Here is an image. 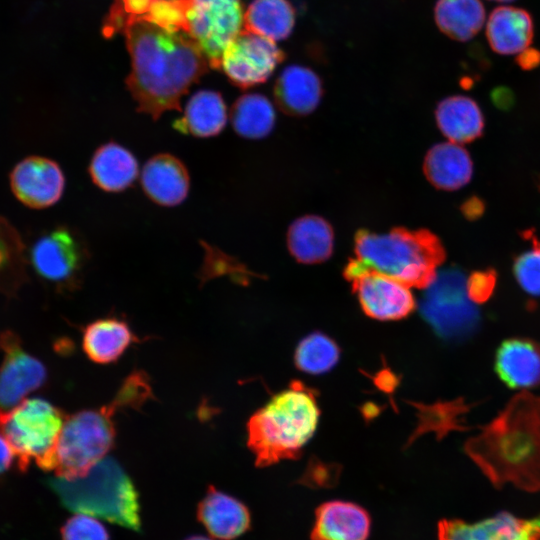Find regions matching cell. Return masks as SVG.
I'll use <instances>...</instances> for the list:
<instances>
[{
  "label": "cell",
  "mask_w": 540,
  "mask_h": 540,
  "mask_svg": "<svg viewBox=\"0 0 540 540\" xmlns=\"http://www.w3.org/2000/svg\"><path fill=\"white\" fill-rule=\"evenodd\" d=\"M48 485L67 509L140 531L138 492L115 459L104 457L84 475L72 479L56 476Z\"/></svg>",
  "instance_id": "8992f818"
},
{
  "label": "cell",
  "mask_w": 540,
  "mask_h": 540,
  "mask_svg": "<svg viewBox=\"0 0 540 540\" xmlns=\"http://www.w3.org/2000/svg\"><path fill=\"white\" fill-rule=\"evenodd\" d=\"M62 540H110L106 528L91 515L78 513L61 527Z\"/></svg>",
  "instance_id": "e575fe53"
},
{
  "label": "cell",
  "mask_w": 540,
  "mask_h": 540,
  "mask_svg": "<svg viewBox=\"0 0 540 540\" xmlns=\"http://www.w3.org/2000/svg\"><path fill=\"white\" fill-rule=\"evenodd\" d=\"M282 60L274 41L246 31L226 47L220 66L234 85L246 89L265 82Z\"/></svg>",
  "instance_id": "7c38bea8"
},
{
  "label": "cell",
  "mask_w": 540,
  "mask_h": 540,
  "mask_svg": "<svg viewBox=\"0 0 540 540\" xmlns=\"http://www.w3.org/2000/svg\"><path fill=\"white\" fill-rule=\"evenodd\" d=\"M486 37L491 49L497 54H520L529 48L533 41L532 16L519 7L499 6L487 19Z\"/></svg>",
  "instance_id": "ffe728a7"
},
{
  "label": "cell",
  "mask_w": 540,
  "mask_h": 540,
  "mask_svg": "<svg viewBox=\"0 0 540 540\" xmlns=\"http://www.w3.org/2000/svg\"><path fill=\"white\" fill-rule=\"evenodd\" d=\"M460 210L468 220L474 221L483 216L485 202L478 196H472L461 205Z\"/></svg>",
  "instance_id": "74e56055"
},
{
  "label": "cell",
  "mask_w": 540,
  "mask_h": 540,
  "mask_svg": "<svg viewBox=\"0 0 540 540\" xmlns=\"http://www.w3.org/2000/svg\"><path fill=\"white\" fill-rule=\"evenodd\" d=\"M494 371L510 389L540 385V343L527 337L503 340L494 355Z\"/></svg>",
  "instance_id": "2e32d148"
},
{
  "label": "cell",
  "mask_w": 540,
  "mask_h": 540,
  "mask_svg": "<svg viewBox=\"0 0 540 540\" xmlns=\"http://www.w3.org/2000/svg\"><path fill=\"white\" fill-rule=\"evenodd\" d=\"M355 258L343 270L347 281L366 272L388 276L406 286L427 288L437 276L446 251L437 235L427 229L396 227L385 234L358 230L354 238Z\"/></svg>",
  "instance_id": "3957f363"
},
{
  "label": "cell",
  "mask_w": 540,
  "mask_h": 540,
  "mask_svg": "<svg viewBox=\"0 0 540 540\" xmlns=\"http://www.w3.org/2000/svg\"><path fill=\"white\" fill-rule=\"evenodd\" d=\"M517 57V64L524 70H531L540 65V51L527 48Z\"/></svg>",
  "instance_id": "f35d334b"
},
{
  "label": "cell",
  "mask_w": 540,
  "mask_h": 540,
  "mask_svg": "<svg viewBox=\"0 0 540 540\" xmlns=\"http://www.w3.org/2000/svg\"><path fill=\"white\" fill-rule=\"evenodd\" d=\"M16 466V456L12 446L0 431V478L4 476L12 466Z\"/></svg>",
  "instance_id": "8d00e7d4"
},
{
  "label": "cell",
  "mask_w": 540,
  "mask_h": 540,
  "mask_svg": "<svg viewBox=\"0 0 540 540\" xmlns=\"http://www.w3.org/2000/svg\"><path fill=\"white\" fill-rule=\"evenodd\" d=\"M319 415L315 391L301 381L274 395L247 423L248 446L256 465L298 458L316 430Z\"/></svg>",
  "instance_id": "277c9868"
},
{
  "label": "cell",
  "mask_w": 540,
  "mask_h": 540,
  "mask_svg": "<svg viewBox=\"0 0 540 540\" xmlns=\"http://www.w3.org/2000/svg\"><path fill=\"white\" fill-rule=\"evenodd\" d=\"M275 109L271 101L259 93L239 97L231 109V123L235 132L248 139H261L274 128Z\"/></svg>",
  "instance_id": "4dcf8cb0"
},
{
  "label": "cell",
  "mask_w": 540,
  "mask_h": 540,
  "mask_svg": "<svg viewBox=\"0 0 540 540\" xmlns=\"http://www.w3.org/2000/svg\"><path fill=\"white\" fill-rule=\"evenodd\" d=\"M135 339L125 321L105 318L85 327L82 347L90 360L107 364L117 360Z\"/></svg>",
  "instance_id": "4316f807"
},
{
  "label": "cell",
  "mask_w": 540,
  "mask_h": 540,
  "mask_svg": "<svg viewBox=\"0 0 540 540\" xmlns=\"http://www.w3.org/2000/svg\"><path fill=\"white\" fill-rule=\"evenodd\" d=\"M351 283L363 311L371 318L398 320L415 308L409 287L388 276L366 272Z\"/></svg>",
  "instance_id": "9a60e30c"
},
{
  "label": "cell",
  "mask_w": 540,
  "mask_h": 540,
  "mask_svg": "<svg viewBox=\"0 0 540 540\" xmlns=\"http://www.w3.org/2000/svg\"><path fill=\"white\" fill-rule=\"evenodd\" d=\"M141 186L151 201L160 206L172 207L186 199L190 177L180 159L169 153H159L144 164Z\"/></svg>",
  "instance_id": "e0dca14e"
},
{
  "label": "cell",
  "mask_w": 540,
  "mask_h": 540,
  "mask_svg": "<svg viewBox=\"0 0 540 540\" xmlns=\"http://www.w3.org/2000/svg\"><path fill=\"white\" fill-rule=\"evenodd\" d=\"M185 540H212V539L205 536H201V535H194V536H190L186 538Z\"/></svg>",
  "instance_id": "ab89813d"
},
{
  "label": "cell",
  "mask_w": 540,
  "mask_h": 540,
  "mask_svg": "<svg viewBox=\"0 0 540 540\" xmlns=\"http://www.w3.org/2000/svg\"><path fill=\"white\" fill-rule=\"evenodd\" d=\"M10 186L15 197L25 206L43 209L60 200L65 178L55 161L29 156L14 166L10 173Z\"/></svg>",
  "instance_id": "4fadbf2b"
},
{
  "label": "cell",
  "mask_w": 540,
  "mask_h": 540,
  "mask_svg": "<svg viewBox=\"0 0 540 540\" xmlns=\"http://www.w3.org/2000/svg\"><path fill=\"white\" fill-rule=\"evenodd\" d=\"M197 518L212 536L221 540H233L248 531L251 525L246 505L213 486L199 502Z\"/></svg>",
  "instance_id": "d6986e66"
},
{
  "label": "cell",
  "mask_w": 540,
  "mask_h": 540,
  "mask_svg": "<svg viewBox=\"0 0 540 540\" xmlns=\"http://www.w3.org/2000/svg\"><path fill=\"white\" fill-rule=\"evenodd\" d=\"M520 234L531 244V249L514 257L512 272L518 285L526 294L540 297V240L532 228Z\"/></svg>",
  "instance_id": "d6a6232c"
},
{
  "label": "cell",
  "mask_w": 540,
  "mask_h": 540,
  "mask_svg": "<svg viewBox=\"0 0 540 540\" xmlns=\"http://www.w3.org/2000/svg\"><path fill=\"white\" fill-rule=\"evenodd\" d=\"M437 540H540V514L520 518L503 511L473 523L442 519L437 524Z\"/></svg>",
  "instance_id": "5bb4252c"
},
{
  "label": "cell",
  "mask_w": 540,
  "mask_h": 540,
  "mask_svg": "<svg viewBox=\"0 0 540 540\" xmlns=\"http://www.w3.org/2000/svg\"><path fill=\"white\" fill-rule=\"evenodd\" d=\"M88 258L81 236L68 226H57L37 238L28 261L42 280L58 291H69L80 282Z\"/></svg>",
  "instance_id": "30bf717a"
},
{
  "label": "cell",
  "mask_w": 540,
  "mask_h": 540,
  "mask_svg": "<svg viewBox=\"0 0 540 540\" xmlns=\"http://www.w3.org/2000/svg\"><path fill=\"white\" fill-rule=\"evenodd\" d=\"M0 416L7 414L47 381L44 363L28 353L14 331L0 333Z\"/></svg>",
  "instance_id": "8fae6325"
},
{
  "label": "cell",
  "mask_w": 540,
  "mask_h": 540,
  "mask_svg": "<svg viewBox=\"0 0 540 540\" xmlns=\"http://www.w3.org/2000/svg\"><path fill=\"white\" fill-rule=\"evenodd\" d=\"M26 247L17 229L0 216V293L14 297L28 280Z\"/></svg>",
  "instance_id": "f546056e"
},
{
  "label": "cell",
  "mask_w": 540,
  "mask_h": 540,
  "mask_svg": "<svg viewBox=\"0 0 540 540\" xmlns=\"http://www.w3.org/2000/svg\"><path fill=\"white\" fill-rule=\"evenodd\" d=\"M371 517L362 506L343 500H331L315 510L311 540H367Z\"/></svg>",
  "instance_id": "ac0fdd59"
},
{
  "label": "cell",
  "mask_w": 540,
  "mask_h": 540,
  "mask_svg": "<svg viewBox=\"0 0 540 540\" xmlns=\"http://www.w3.org/2000/svg\"><path fill=\"white\" fill-rule=\"evenodd\" d=\"M438 28L449 38L468 41L482 29L486 13L481 0H438L434 8Z\"/></svg>",
  "instance_id": "83f0119b"
},
{
  "label": "cell",
  "mask_w": 540,
  "mask_h": 540,
  "mask_svg": "<svg viewBox=\"0 0 540 540\" xmlns=\"http://www.w3.org/2000/svg\"><path fill=\"white\" fill-rule=\"evenodd\" d=\"M466 280L460 268H446L437 273L421 300L422 316L443 339L466 340L480 327L481 315L467 295Z\"/></svg>",
  "instance_id": "ba28073f"
},
{
  "label": "cell",
  "mask_w": 540,
  "mask_h": 540,
  "mask_svg": "<svg viewBox=\"0 0 540 540\" xmlns=\"http://www.w3.org/2000/svg\"><path fill=\"white\" fill-rule=\"evenodd\" d=\"M66 419L61 409L40 397L25 399L0 416V431L12 446L18 471L26 472L31 463L45 471L54 470Z\"/></svg>",
  "instance_id": "52a82bcc"
},
{
  "label": "cell",
  "mask_w": 540,
  "mask_h": 540,
  "mask_svg": "<svg viewBox=\"0 0 540 540\" xmlns=\"http://www.w3.org/2000/svg\"><path fill=\"white\" fill-rule=\"evenodd\" d=\"M227 123V108L220 93L200 90L188 100L174 128L184 134L208 138L219 135Z\"/></svg>",
  "instance_id": "484cf974"
},
{
  "label": "cell",
  "mask_w": 540,
  "mask_h": 540,
  "mask_svg": "<svg viewBox=\"0 0 540 540\" xmlns=\"http://www.w3.org/2000/svg\"><path fill=\"white\" fill-rule=\"evenodd\" d=\"M287 246L291 255L300 263L324 262L333 253V228L320 216L300 217L293 221L288 229Z\"/></svg>",
  "instance_id": "d4e9b609"
},
{
  "label": "cell",
  "mask_w": 540,
  "mask_h": 540,
  "mask_svg": "<svg viewBox=\"0 0 540 540\" xmlns=\"http://www.w3.org/2000/svg\"><path fill=\"white\" fill-rule=\"evenodd\" d=\"M295 16L289 0H253L245 12L244 23L248 32L275 42L291 34Z\"/></svg>",
  "instance_id": "f1b7e54d"
},
{
  "label": "cell",
  "mask_w": 540,
  "mask_h": 540,
  "mask_svg": "<svg viewBox=\"0 0 540 540\" xmlns=\"http://www.w3.org/2000/svg\"><path fill=\"white\" fill-rule=\"evenodd\" d=\"M187 33L206 61L219 68L226 47L241 33L240 0H180Z\"/></svg>",
  "instance_id": "9c48e42d"
},
{
  "label": "cell",
  "mask_w": 540,
  "mask_h": 540,
  "mask_svg": "<svg viewBox=\"0 0 540 540\" xmlns=\"http://www.w3.org/2000/svg\"><path fill=\"white\" fill-rule=\"evenodd\" d=\"M470 408L463 399L437 403L426 410L425 427L440 436L452 430H469L471 427L466 424L464 415Z\"/></svg>",
  "instance_id": "836d02e7"
},
{
  "label": "cell",
  "mask_w": 540,
  "mask_h": 540,
  "mask_svg": "<svg viewBox=\"0 0 540 540\" xmlns=\"http://www.w3.org/2000/svg\"><path fill=\"white\" fill-rule=\"evenodd\" d=\"M489 1H495V2L505 3V2H511V1H513V0H489Z\"/></svg>",
  "instance_id": "60d3db41"
},
{
  "label": "cell",
  "mask_w": 540,
  "mask_h": 540,
  "mask_svg": "<svg viewBox=\"0 0 540 540\" xmlns=\"http://www.w3.org/2000/svg\"><path fill=\"white\" fill-rule=\"evenodd\" d=\"M498 280L497 271L492 268L473 271L466 280L469 299L474 304H483L493 295Z\"/></svg>",
  "instance_id": "d590c367"
},
{
  "label": "cell",
  "mask_w": 540,
  "mask_h": 540,
  "mask_svg": "<svg viewBox=\"0 0 540 540\" xmlns=\"http://www.w3.org/2000/svg\"><path fill=\"white\" fill-rule=\"evenodd\" d=\"M88 170L98 188L115 193L135 182L139 167L131 151L116 142H108L94 152Z\"/></svg>",
  "instance_id": "603a6c76"
},
{
  "label": "cell",
  "mask_w": 540,
  "mask_h": 540,
  "mask_svg": "<svg viewBox=\"0 0 540 540\" xmlns=\"http://www.w3.org/2000/svg\"><path fill=\"white\" fill-rule=\"evenodd\" d=\"M147 378L139 372L128 376L114 399L97 410L68 416L55 451V474L66 479L84 475L105 457L115 438L112 417L119 408L138 407L150 395Z\"/></svg>",
  "instance_id": "5b68a950"
},
{
  "label": "cell",
  "mask_w": 540,
  "mask_h": 540,
  "mask_svg": "<svg viewBox=\"0 0 540 540\" xmlns=\"http://www.w3.org/2000/svg\"><path fill=\"white\" fill-rule=\"evenodd\" d=\"M340 349L328 336L315 332L305 337L295 351V363L309 374H323L338 362Z\"/></svg>",
  "instance_id": "1f68e13d"
},
{
  "label": "cell",
  "mask_w": 540,
  "mask_h": 540,
  "mask_svg": "<svg viewBox=\"0 0 540 540\" xmlns=\"http://www.w3.org/2000/svg\"><path fill=\"white\" fill-rule=\"evenodd\" d=\"M108 31H122L131 56L128 88L138 110L158 119L179 110L181 97L205 71L206 59L183 29L142 16L110 14Z\"/></svg>",
  "instance_id": "6da1fadb"
},
{
  "label": "cell",
  "mask_w": 540,
  "mask_h": 540,
  "mask_svg": "<svg viewBox=\"0 0 540 540\" xmlns=\"http://www.w3.org/2000/svg\"><path fill=\"white\" fill-rule=\"evenodd\" d=\"M423 171L437 189L455 191L467 185L473 175L468 151L454 142L433 145L426 153Z\"/></svg>",
  "instance_id": "44dd1931"
},
{
  "label": "cell",
  "mask_w": 540,
  "mask_h": 540,
  "mask_svg": "<svg viewBox=\"0 0 540 540\" xmlns=\"http://www.w3.org/2000/svg\"><path fill=\"white\" fill-rule=\"evenodd\" d=\"M464 451L495 488L540 491V397L514 395Z\"/></svg>",
  "instance_id": "7a4b0ae2"
},
{
  "label": "cell",
  "mask_w": 540,
  "mask_h": 540,
  "mask_svg": "<svg viewBox=\"0 0 540 540\" xmlns=\"http://www.w3.org/2000/svg\"><path fill=\"white\" fill-rule=\"evenodd\" d=\"M438 128L451 142L470 143L483 135L485 119L478 103L464 95L442 99L435 110Z\"/></svg>",
  "instance_id": "cb8c5ba5"
},
{
  "label": "cell",
  "mask_w": 540,
  "mask_h": 540,
  "mask_svg": "<svg viewBox=\"0 0 540 540\" xmlns=\"http://www.w3.org/2000/svg\"><path fill=\"white\" fill-rule=\"evenodd\" d=\"M322 84L310 68L290 65L279 75L274 96L279 108L292 116H304L313 112L322 97Z\"/></svg>",
  "instance_id": "7402d4cb"
}]
</instances>
